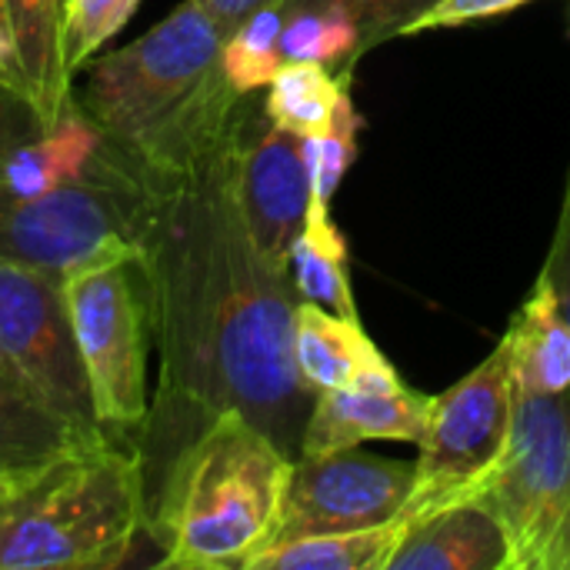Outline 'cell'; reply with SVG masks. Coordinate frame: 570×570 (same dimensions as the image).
Segmentation results:
<instances>
[{"mask_svg":"<svg viewBox=\"0 0 570 570\" xmlns=\"http://www.w3.org/2000/svg\"><path fill=\"white\" fill-rule=\"evenodd\" d=\"M63 7H67V0H63Z\"/></svg>","mask_w":570,"mask_h":570,"instance_id":"1f68e13d","label":"cell"},{"mask_svg":"<svg viewBox=\"0 0 570 570\" xmlns=\"http://www.w3.org/2000/svg\"><path fill=\"white\" fill-rule=\"evenodd\" d=\"M284 17H287V0H267L224 37L220 67L234 90L240 94L267 90V83L284 63L281 57Z\"/></svg>","mask_w":570,"mask_h":570,"instance_id":"603a6c76","label":"cell"},{"mask_svg":"<svg viewBox=\"0 0 570 570\" xmlns=\"http://www.w3.org/2000/svg\"><path fill=\"white\" fill-rule=\"evenodd\" d=\"M364 33L361 23L334 3H291L281 30V57L284 63H334L344 60L347 67L357 63Z\"/></svg>","mask_w":570,"mask_h":570,"instance_id":"7402d4cb","label":"cell"},{"mask_svg":"<svg viewBox=\"0 0 570 570\" xmlns=\"http://www.w3.org/2000/svg\"><path fill=\"white\" fill-rule=\"evenodd\" d=\"M411 484L414 464L377 458L361 448L321 458H297L267 548L304 534L387 524L404 511Z\"/></svg>","mask_w":570,"mask_h":570,"instance_id":"8fae6325","label":"cell"},{"mask_svg":"<svg viewBox=\"0 0 570 570\" xmlns=\"http://www.w3.org/2000/svg\"><path fill=\"white\" fill-rule=\"evenodd\" d=\"M287 271L301 301H311L331 314L361 321L351 277H347V244L331 220V207H317V204L307 207L304 227L291 247Z\"/></svg>","mask_w":570,"mask_h":570,"instance_id":"ffe728a7","label":"cell"},{"mask_svg":"<svg viewBox=\"0 0 570 570\" xmlns=\"http://www.w3.org/2000/svg\"><path fill=\"white\" fill-rule=\"evenodd\" d=\"M508 541L484 501L441 508L407 528L387 570H504Z\"/></svg>","mask_w":570,"mask_h":570,"instance_id":"2e32d148","label":"cell"},{"mask_svg":"<svg viewBox=\"0 0 570 570\" xmlns=\"http://www.w3.org/2000/svg\"><path fill=\"white\" fill-rule=\"evenodd\" d=\"M357 130H361V114L347 90L334 114V124L314 137H304V160H307V174H311V204L331 207V200L357 154Z\"/></svg>","mask_w":570,"mask_h":570,"instance_id":"cb8c5ba5","label":"cell"},{"mask_svg":"<svg viewBox=\"0 0 570 570\" xmlns=\"http://www.w3.org/2000/svg\"><path fill=\"white\" fill-rule=\"evenodd\" d=\"M140 0H67L63 7V30H60V53L70 77H77L110 37H117Z\"/></svg>","mask_w":570,"mask_h":570,"instance_id":"d4e9b609","label":"cell"},{"mask_svg":"<svg viewBox=\"0 0 570 570\" xmlns=\"http://www.w3.org/2000/svg\"><path fill=\"white\" fill-rule=\"evenodd\" d=\"M30 478H20V474H10V471H0V504L20 488V484H27Z\"/></svg>","mask_w":570,"mask_h":570,"instance_id":"f546056e","label":"cell"},{"mask_svg":"<svg viewBox=\"0 0 570 570\" xmlns=\"http://www.w3.org/2000/svg\"><path fill=\"white\" fill-rule=\"evenodd\" d=\"M144 180L134 160L87 117L77 94L43 117L23 94L0 83V194L50 197L83 184Z\"/></svg>","mask_w":570,"mask_h":570,"instance_id":"30bf717a","label":"cell"},{"mask_svg":"<svg viewBox=\"0 0 570 570\" xmlns=\"http://www.w3.org/2000/svg\"><path fill=\"white\" fill-rule=\"evenodd\" d=\"M541 274L551 281L564 314L570 321V170L568 184H564V200H561V214H558V227H554V237H551V250L544 257V267Z\"/></svg>","mask_w":570,"mask_h":570,"instance_id":"83f0119b","label":"cell"},{"mask_svg":"<svg viewBox=\"0 0 570 570\" xmlns=\"http://www.w3.org/2000/svg\"><path fill=\"white\" fill-rule=\"evenodd\" d=\"M104 438L114 434L87 431L60 417L0 367V471L33 478L63 454L97 444Z\"/></svg>","mask_w":570,"mask_h":570,"instance_id":"ac0fdd59","label":"cell"},{"mask_svg":"<svg viewBox=\"0 0 570 570\" xmlns=\"http://www.w3.org/2000/svg\"><path fill=\"white\" fill-rule=\"evenodd\" d=\"M291 3H334V7H344L361 23V33H364L361 50L367 53L371 47L401 37L404 27L417 13H424L434 0H287V7Z\"/></svg>","mask_w":570,"mask_h":570,"instance_id":"484cf974","label":"cell"},{"mask_svg":"<svg viewBox=\"0 0 570 570\" xmlns=\"http://www.w3.org/2000/svg\"><path fill=\"white\" fill-rule=\"evenodd\" d=\"M514 424V381L508 354L498 344L471 374L431 397L428 428L417 441L414 484L397 521L404 528L421 518L478 501L501 464Z\"/></svg>","mask_w":570,"mask_h":570,"instance_id":"52a82bcc","label":"cell"},{"mask_svg":"<svg viewBox=\"0 0 570 570\" xmlns=\"http://www.w3.org/2000/svg\"><path fill=\"white\" fill-rule=\"evenodd\" d=\"M147 534L130 441L104 438L37 471L0 504V570H107Z\"/></svg>","mask_w":570,"mask_h":570,"instance_id":"277c9868","label":"cell"},{"mask_svg":"<svg viewBox=\"0 0 570 570\" xmlns=\"http://www.w3.org/2000/svg\"><path fill=\"white\" fill-rule=\"evenodd\" d=\"M0 367L60 417L87 431H104L94 414L60 281L10 257H0Z\"/></svg>","mask_w":570,"mask_h":570,"instance_id":"9c48e42d","label":"cell"},{"mask_svg":"<svg viewBox=\"0 0 570 570\" xmlns=\"http://www.w3.org/2000/svg\"><path fill=\"white\" fill-rule=\"evenodd\" d=\"M257 107L200 157L147 180L150 214L140 264L150 287L157 394L130 448L144 498L217 414L237 411L297 461L314 404L294 361L301 294L287 267L271 264L250 237L237 200L240 137Z\"/></svg>","mask_w":570,"mask_h":570,"instance_id":"6da1fadb","label":"cell"},{"mask_svg":"<svg viewBox=\"0 0 570 570\" xmlns=\"http://www.w3.org/2000/svg\"><path fill=\"white\" fill-rule=\"evenodd\" d=\"M294 361L304 384L321 394L334 387L401 391L404 381L381 347L367 337L361 321L331 314L311 301L294 311Z\"/></svg>","mask_w":570,"mask_h":570,"instance_id":"5bb4252c","label":"cell"},{"mask_svg":"<svg viewBox=\"0 0 570 570\" xmlns=\"http://www.w3.org/2000/svg\"><path fill=\"white\" fill-rule=\"evenodd\" d=\"M0 73H3V40H0Z\"/></svg>","mask_w":570,"mask_h":570,"instance_id":"4dcf8cb0","label":"cell"},{"mask_svg":"<svg viewBox=\"0 0 570 570\" xmlns=\"http://www.w3.org/2000/svg\"><path fill=\"white\" fill-rule=\"evenodd\" d=\"M501 347L508 354L514 394H570V321L544 274L511 317Z\"/></svg>","mask_w":570,"mask_h":570,"instance_id":"e0dca14e","label":"cell"},{"mask_svg":"<svg viewBox=\"0 0 570 570\" xmlns=\"http://www.w3.org/2000/svg\"><path fill=\"white\" fill-rule=\"evenodd\" d=\"M60 30L63 0H0V83L23 94L43 117H53L73 94V77L60 53Z\"/></svg>","mask_w":570,"mask_h":570,"instance_id":"9a60e30c","label":"cell"},{"mask_svg":"<svg viewBox=\"0 0 570 570\" xmlns=\"http://www.w3.org/2000/svg\"><path fill=\"white\" fill-rule=\"evenodd\" d=\"M431 414V394L411 391H367V387H334L321 391L311 404L301 454L321 458L361 448L367 441H401L417 444Z\"/></svg>","mask_w":570,"mask_h":570,"instance_id":"4fadbf2b","label":"cell"},{"mask_svg":"<svg viewBox=\"0 0 570 570\" xmlns=\"http://www.w3.org/2000/svg\"><path fill=\"white\" fill-rule=\"evenodd\" d=\"M217 23H220V30L224 33H230L247 13H254L261 3H267V0H197Z\"/></svg>","mask_w":570,"mask_h":570,"instance_id":"f1b7e54d","label":"cell"},{"mask_svg":"<svg viewBox=\"0 0 570 570\" xmlns=\"http://www.w3.org/2000/svg\"><path fill=\"white\" fill-rule=\"evenodd\" d=\"M237 200L261 254L271 264L287 267L311 207V174L304 160V137L271 124L264 100H257L240 137Z\"/></svg>","mask_w":570,"mask_h":570,"instance_id":"7c38bea8","label":"cell"},{"mask_svg":"<svg viewBox=\"0 0 570 570\" xmlns=\"http://www.w3.org/2000/svg\"><path fill=\"white\" fill-rule=\"evenodd\" d=\"M351 77H354L351 67L331 73L327 63H304V60L281 63V70L267 83L264 114L271 117V124L297 137H314L334 124V114L344 94L351 90Z\"/></svg>","mask_w":570,"mask_h":570,"instance_id":"44dd1931","label":"cell"},{"mask_svg":"<svg viewBox=\"0 0 570 570\" xmlns=\"http://www.w3.org/2000/svg\"><path fill=\"white\" fill-rule=\"evenodd\" d=\"M404 534L407 528L397 518L357 531L304 534L264 548L244 570H387Z\"/></svg>","mask_w":570,"mask_h":570,"instance_id":"d6986e66","label":"cell"},{"mask_svg":"<svg viewBox=\"0 0 570 570\" xmlns=\"http://www.w3.org/2000/svg\"><path fill=\"white\" fill-rule=\"evenodd\" d=\"M531 0H434L424 13H417L401 37H414L424 30H441V27H464V23H478V20H491V17H504L518 7H524Z\"/></svg>","mask_w":570,"mask_h":570,"instance_id":"4316f807","label":"cell"},{"mask_svg":"<svg viewBox=\"0 0 570 570\" xmlns=\"http://www.w3.org/2000/svg\"><path fill=\"white\" fill-rule=\"evenodd\" d=\"M294 458L237 411L217 414L147 498L160 568L234 570L274 538Z\"/></svg>","mask_w":570,"mask_h":570,"instance_id":"3957f363","label":"cell"},{"mask_svg":"<svg viewBox=\"0 0 570 570\" xmlns=\"http://www.w3.org/2000/svg\"><path fill=\"white\" fill-rule=\"evenodd\" d=\"M220 23L180 0L137 40L83 67L77 100L147 180L214 147L254 94L230 87L220 67Z\"/></svg>","mask_w":570,"mask_h":570,"instance_id":"7a4b0ae2","label":"cell"},{"mask_svg":"<svg viewBox=\"0 0 570 570\" xmlns=\"http://www.w3.org/2000/svg\"><path fill=\"white\" fill-rule=\"evenodd\" d=\"M147 214L144 180L83 184L33 200L0 194V257L63 281L90 264L137 257Z\"/></svg>","mask_w":570,"mask_h":570,"instance_id":"ba28073f","label":"cell"},{"mask_svg":"<svg viewBox=\"0 0 570 570\" xmlns=\"http://www.w3.org/2000/svg\"><path fill=\"white\" fill-rule=\"evenodd\" d=\"M94 414L107 434H134L150 407V287L140 257L104 261L60 281Z\"/></svg>","mask_w":570,"mask_h":570,"instance_id":"8992f818","label":"cell"},{"mask_svg":"<svg viewBox=\"0 0 570 570\" xmlns=\"http://www.w3.org/2000/svg\"><path fill=\"white\" fill-rule=\"evenodd\" d=\"M478 501L504 531V570H570V394H514L508 451Z\"/></svg>","mask_w":570,"mask_h":570,"instance_id":"5b68a950","label":"cell"}]
</instances>
